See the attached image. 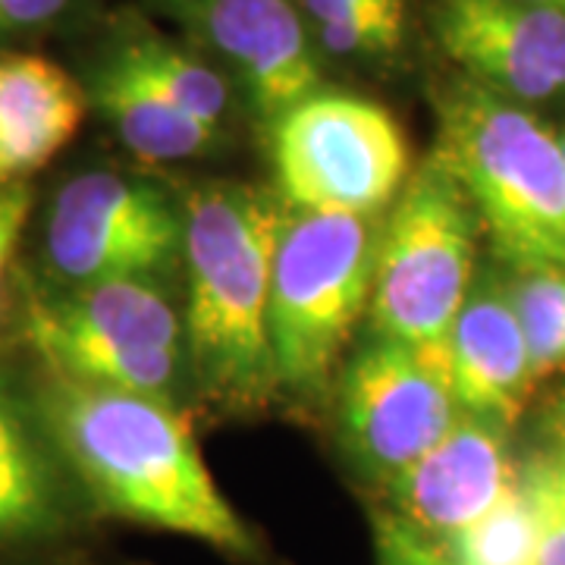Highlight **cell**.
Returning <instances> with one entry per match:
<instances>
[{
    "instance_id": "obj_5",
    "label": "cell",
    "mask_w": 565,
    "mask_h": 565,
    "mask_svg": "<svg viewBox=\"0 0 565 565\" xmlns=\"http://www.w3.org/2000/svg\"><path fill=\"white\" fill-rule=\"evenodd\" d=\"M478 214L437 158L405 180L377 236L371 321L377 337L440 355L446 333L471 292Z\"/></svg>"
},
{
    "instance_id": "obj_12",
    "label": "cell",
    "mask_w": 565,
    "mask_h": 565,
    "mask_svg": "<svg viewBox=\"0 0 565 565\" xmlns=\"http://www.w3.org/2000/svg\"><path fill=\"white\" fill-rule=\"evenodd\" d=\"M440 362L459 412L500 427L519 418L534 377L525 333L505 282L471 286L446 333Z\"/></svg>"
},
{
    "instance_id": "obj_26",
    "label": "cell",
    "mask_w": 565,
    "mask_h": 565,
    "mask_svg": "<svg viewBox=\"0 0 565 565\" xmlns=\"http://www.w3.org/2000/svg\"><path fill=\"white\" fill-rule=\"evenodd\" d=\"M525 3H537V7H546V10L565 13V0H525Z\"/></svg>"
},
{
    "instance_id": "obj_25",
    "label": "cell",
    "mask_w": 565,
    "mask_h": 565,
    "mask_svg": "<svg viewBox=\"0 0 565 565\" xmlns=\"http://www.w3.org/2000/svg\"><path fill=\"white\" fill-rule=\"evenodd\" d=\"M550 437H553V446L565 449V393L559 396V403L553 405V415H550Z\"/></svg>"
},
{
    "instance_id": "obj_4",
    "label": "cell",
    "mask_w": 565,
    "mask_h": 565,
    "mask_svg": "<svg viewBox=\"0 0 565 565\" xmlns=\"http://www.w3.org/2000/svg\"><path fill=\"white\" fill-rule=\"evenodd\" d=\"M377 233L371 217L299 214L282 221L270 277V352L277 386L321 396L371 305Z\"/></svg>"
},
{
    "instance_id": "obj_16",
    "label": "cell",
    "mask_w": 565,
    "mask_h": 565,
    "mask_svg": "<svg viewBox=\"0 0 565 565\" xmlns=\"http://www.w3.org/2000/svg\"><path fill=\"white\" fill-rule=\"evenodd\" d=\"M63 487L17 403L0 390V544L44 537L63 525Z\"/></svg>"
},
{
    "instance_id": "obj_7",
    "label": "cell",
    "mask_w": 565,
    "mask_h": 565,
    "mask_svg": "<svg viewBox=\"0 0 565 565\" xmlns=\"http://www.w3.org/2000/svg\"><path fill=\"white\" fill-rule=\"evenodd\" d=\"M44 252L76 286L151 280L182 252V214L158 185L117 173H82L54 195Z\"/></svg>"
},
{
    "instance_id": "obj_20",
    "label": "cell",
    "mask_w": 565,
    "mask_h": 565,
    "mask_svg": "<svg viewBox=\"0 0 565 565\" xmlns=\"http://www.w3.org/2000/svg\"><path fill=\"white\" fill-rule=\"evenodd\" d=\"M509 302L522 323L534 384L565 367V267H512Z\"/></svg>"
},
{
    "instance_id": "obj_8",
    "label": "cell",
    "mask_w": 565,
    "mask_h": 565,
    "mask_svg": "<svg viewBox=\"0 0 565 565\" xmlns=\"http://www.w3.org/2000/svg\"><path fill=\"white\" fill-rule=\"evenodd\" d=\"M349 452L377 481H396L459 418L440 355L377 337L340 377Z\"/></svg>"
},
{
    "instance_id": "obj_18",
    "label": "cell",
    "mask_w": 565,
    "mask_h": 565,
    "mask_svg": "<svg viewBox=\"0 0 565 565\" xmlns=\"http://www.w3.org/2000/svg\"><path fill=\"white\" fill-rule=\"evenodd\" d=\"M318 47L333 57L386 61L405 44V0H299Z\"/></svg>"
},
{
    "instance_id": "obj_19",
    "label": "cell",
    "mask_w": 565,
    "mask_h": 565,
    "mask_svg": "<svg viewBox=\"0 0 565 565\" xmlns=\"http://www.w3.org/2000/svg\"><path fill=\"white\" fill-rule=\"evenodd\" d=\"M440 544L452 565H541L537 525L519 475L484 515Z\"/></svg>"
},
{
    "instance_id": "obj_22",
    "label": "cell",
    "mask_w": 565,
    "mask_h": 565,
    "mask_svg": "<svg viewBox=\"0 0 565 565\" xmlns=\"http://www.w3.org/2000/svg\"><path fill=\"white\" fill-rule=\"evenodd\" d=\"M374 550L377 565H452L440 541L408 525L393 509L374 515Z\"/></svg>"
},
{
    "instance_id": "obj_17",
    "label": "cell",
    "mask_w": 565,
    "mask_h": 565,
    "mask_svg": "<svg viewBox=\"0 0 565 565\" xmlns=\"http://www.w3.org/2000/svg\"><path fill=\"white\" fill-rule=\"evenodd\" d=\"M114 54L182 114L221 132L230 110V88L214 66L161 35H132Z\"/></svg>"
},
{
    "instance_id": "obj_2",
    "label": "cell",
    "mask_w": 565,
    "mask_h": 565,
    "mask_svg": "<svg viewBox=\"0 0 565 565\" xmlns=\"http://www.w3.org/2000/svg\"><path fill=\"white\" fill-rule=\"evenodd\" d=\"M282 221L264 192L230 182L199 185L182 204L192 364L204 393L233 412L280 393L267 308Z\"/></svg>"
},
{
    "instance_id": "obj_15",
    "label": "cell",
    "mask_w": 565,
    "mask_h": 565,
    "mask_svg": "<svg viewBox=\"0 0 565 565\" xmlns=\"http://www.w3.org/2000/svg\"><path fill=\"white\" fill-rule=\"evenodd\" d=\"M88 102H95L122 145L145 163L202 158L217 145L221 136L217 129L182 114L180 107H173L163 95H158L117 54H110L95 70L88 85Z\"/></svg>"
},
{
    "instance_id": "obj_13",
    "label": "cell",
    "mask_w": 565,
    "mask_h": 565,
    "mask_svg": "<svg viewBox=\"0 0 565 565\" xmlns=\"http://www.w3.org/2000/svg\"><path fill=\"white\" fill-rule=\"evenodd\" d=\"M88 92L61 63L0 51V189L22 185L61 154L85 122Z\"/></svg>"
},
{
    "instance_id": "obj_21",
    "label": "cell",
    "mask_w": 565,
    "mask_h": 565,
    "mask_svg": "<svg viewBox=\"0 0 565 565\" xmlns=\"http://www.w3.org/2000/svg\"><path fill=\"white\" fill-rule=\"evenodd\" d=\"M519 481L537 525L541 565H565V449L546 446L519 465Z\"/></svg>"
},
{
    "instance_id": "obj_14",
    "label": "cell",
    "mask_w": 565,
    "mask_h": 565,
    "mask_svg": "<svg viewBox=\"0 0 565 565\" xmlns=\"http://www.w3.org/2000/svg\"><path fill=\"white\" fill-rule=\"evenodd\" d=\"M180 315L154 282L107 280L76 286L66 299H32L25 333H57L136 349L180 352Z\"/></svg>"
},
{
    "instance_id": "obj_27",
    "label": "cell",
    "mask_w": 565,
    "mask_h": 565,
    "mask_svg": "<svg viewBox=\"0 0 565 565\" xmlns=\"http://www.w3.org/2000/svg\"><path fill=\"white\" fill-rule=\"evenodd\" d=\"M163 3H170V7H189L192 0H163Z\"/></svg>"
},
{
    "instance_id": "obj_28",
    "label": "cell",
    "mask_w": 565,
    "mask_h": 565,
    "mask_svg": "<svg viewBox=\"0 0 565 565\" xmlns=\"http://www.w3.org/2000/svg\"><path fill=\"white\" fill-rule=\"evenodd\" d=\"M559 136V151H563V161H565V132H556Z\"/></svg>"
},
{
    "instance_id": "obj_10",
    "label": "cell",
    "mask_w": 565,
    "mask_h": 565,
    "mask_svg": "<svg viewBox=\"0 0 565 565\" xmlns=\"http://www.w3.org/2000/svg\"><path fill=\"white\" fill-rule=\"evenodd\" d=\"M204 32L267 126L323 88L321 57L292 0H202Z\"/></svg>"
},
{
    "instance_id": "obj_1",
    "label": "cell",
    "mask_w": 565,
    "mask_h": 565,
    "mask_svg": "<svg viewBox=\"0 0 565 565\" xmlns=\"http://www.w3.org/2000/svg\"><path fill=\"white\" fill-rule=\"evenodd\" d=\"M41 412L73 475L110 515L202 541L236 559L258 553L173 403L54 374Z\"/></svg>"
},
{
    "instance_id": "obj_23",
    "label": "cell",
    "mask_w": 565,
    "mask_h": 565,
    "mask_svg": "<svg viewBox=\"0 0 565 565\" xmlns=\"http://www.w3.org/2000/svg\"><path fill=\"white\" fill-rule=\"evenodd\" d=\"M29 211H32V192L25 185L0 189V277H3V267L10 262L13 248L20 243Z\"/></svg>"
},
{
    "instance_id": "obj_24",
    "label": "cell",
    "mask_w": 565,
    "mask_h": 565,
    "mask_svg": "<svg viewBox=\"0 0 565 565\" xmlns=\"http://www.w3.org/2000/svg\"><path fill=\"white\" fill-rule=\"evenodd\" d=\"M70 0H0V35L39 29L61 17Z\"/></svg>"
},
{
    "instance_id": "obj_3",
    "label": "cell",
    "mask_w": 565,
    "mask_h": 565,
    "mask_svg": "<svg viewBox=\"0 0 565 565\" xmlns=\"http://www.w3.org/2000/svg\"><path fill=\"white\" fill-rule=\"evenodd\" d=\"M509 267H565L559 136L527 107L459 79L437 95L434 154Z\"/></svg>"
},
{
    "instance_id": "obj_11",
    "label": "cell",
    "mask_w": 565,
    "mask_h": 565,
    "mask_svg": "<svg viewBox=\"0 0 565 565\" xmlns=\"http://www.w3.org/2000/svg\"><path fill=\"white\" fill-rule=\"evenodd\" d=\"M515 475L505 427L459 412L444 437L386 484L390 509L434 541H446L484 515Z\"/></svg>"
},
{
    "instance_id": "obj_6",
    "label": "cell",
    "mask_w": 565,
    "mask_h": 565,
    "mask_svg": "<svg viewBox=\"0 0 565 565\" xmlns=\"http://www.w3.org/2000/svg\"><path fill=\"white\" fill-rule=\"evenodd\" d=\"M267 129L282 202L299 214L371 217L412 177L403 126L359 95L321 88Z\"/></svg>"
},
{
    "instance_id": "obj_9",
    "label": "cell",
    "mask_w": 565,
    "mask_h": 565,
    "mask_svg": "<svg viewBox=\"0 0 565 565\" xmlns=\"http://www.w3.org/2000/svg\"><path fill=\"white\" fill-rule=\"evenodd\" d=\"M430 25L444 54L509 102L565 92V13L525 0H434Z\"/></svg>"
}]
</instances>
